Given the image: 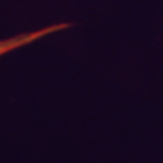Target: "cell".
I'll return each instance as SVG.
<instances>
[{"label":"cell","instance_id":"cell-1","mask_svg":"<svg viewBox=\"0 0 163 163\" xmlns=\"http://www.w3.org/2000/svg\"><path fill=\"white\" fill-rule=\"evenodd\" d=\"M69 24L62 23V24H53V26H48L43 27V29H40L37 31H31V33H24V34H19L15 35V37L7 38V40H2L0 41V56L2 54H5L11 50H15V49L21 48V46H24L30 42H34V41L40 40V38L45 37V35H49L54 31H60V30L68 27Z\"/></svg>","mask_w":163,"mask_h":163}]
</instances>
